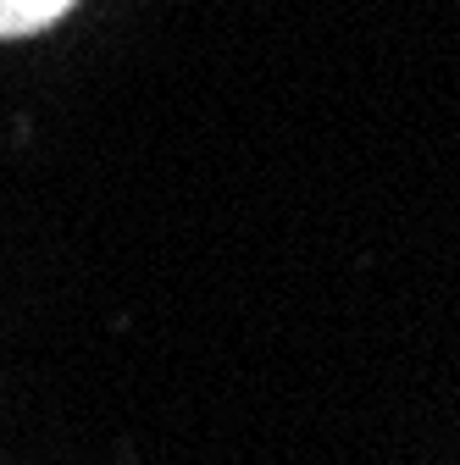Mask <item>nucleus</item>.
<instances>
[{
  "label": "nucleus",
  "mask_w": 460,
  "mask_h": 465,
  "mask_svg": "<svg viewBox=\"0 0 460 465\" xmlns=\"http://www.w3.org/2000/svg\"><path fill=\"white\" fill-rule=\"evenodd\" d=\"M73 6L78 0H0V39H28L55 17H67Z\"/></svg>",
  "instance_id": "f257e3e1"
}]
</instances>
